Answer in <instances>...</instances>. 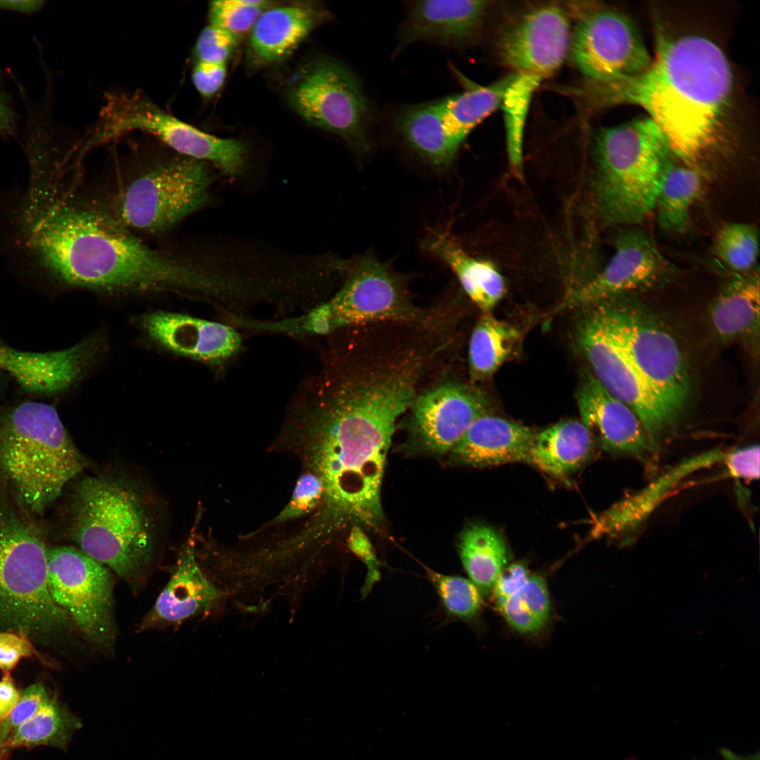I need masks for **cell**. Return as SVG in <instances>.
<instances>
[{
  "mask_svg": "<svg viewBox=\"0 0 760 760\" xmlns=\"http://www.w3.org/2000/svg\"><path fill=\"white\" fill-rule=\"evenodd\" d=\"M24 242L63 283L111 292L172 291L222 303L229 276L184 253L148 246L134 232L89 203L44 189L20 216Z\"/></svg>",
  "mask_w": 760,
  "mask_h": 760,
  "instance_id": "cell-1",
  "label": "cell"
},
{
  "mask_svg": "<svg viewBox=\"0 0 760 760\" xmlns=\"http://www.w3.org/2000/svg\"><path fill=\"white\" fill-rule=\"evenodd\" d=\"M398 420L360 413L300 383L281 435L323 483L321 520L381 528V486Z\"/></svg>",
  "mask_w": 760,
  "mask_h": 760,
  "instance_id": "cell-2",
  "label": "cell"
},
{
  "mask_svg": "<svg viewBox=\"0 0 760 760\" xmlns=\"http://www.w3.org/2000/svg\"><path fill=\"white\" fill-rule=\"evenodd\" d=\"M732 86L730 66L722 50L707 38L688 35L659 37L655 57L642 72L606 83L588 82L585 89L597 108H642L664 134L672 154L701 170L698 163L715 144Z\"/></svg>",
  "mask_w": 760,
  "mask_h": 760,
  "instance_id": "cell-3",
  "label": "cell"
},
{
  "mask_svg": "<svg viewBox=\"0 0 760 760\" xmlns=\"http://www.w3.org/2000/svg\"><path fill=\"white\" fill-rule=\"evenodd\" d=\"M65 531L79 549L137 590L157 559L161 523L157 502L124 474L86 476L66 506Z\"/></svg>",
  "mask_w": 760,
  "mask_h": 760,
  "instance_id": "cell-4",
  "label": "cell"
},
{
  "mask_svg": "<svg viewBox=\"0 0 760 760\" xmlns=\"http://www.w3.org/2000/svg\"><path fill=\"white\" fill-rule=\"evenodd\" d=\"M160 146H139L90 204L132 232L161 234L202 208L212 175L205 162Z\"/></svg>",
  "mask_w": 760,
  "mask_h": 760,
  "instance_id": "cell-5",
  "label": "cell"
},
{
  "mask_svg": "<svg viewBox=\"0 0 760 760\" xmlns=\"http://www.w3.org/2000/svg\"><path fill=\"white\" fill-rule=\"evenodd\" d=\"M87 465L52 405L0 411V479L30 514H43Z\"/></svg>",
  "mask_w": 760,
  "mask_h": 760,
  "instance_id": "cell-6",
  "label": "cell"
},
{
  "mask_svg": "<svg viewBox=\"0 0 760 760\" xmlns=\"http://www.w3.org/2000/svg\"><path fill=\"white\" fill-rule=\"evenodd\" d=\"M593 140L600 217L608 224H641L654 210L672 154L664 134L647 116L598 129Z\"/></svg>",
  "mask_w": 760,
  "mask_h": 760,
  "instance_id": "cell-7",
  "label": "cell"
},
{
  "mask_svg": "<svg viewBox=\"0 0 760 760\" xmlns=\"http://www.w3.org/2000/svg\"><path fill=\"white\" fill-rule=\"evenodd\" d=\"M30 515L0 479V631L25 635L61 631L70 621L50 593L49 548Z\"/></svg>",
  "mask_w": 760,
  "mask_h": 760,
  "instance_id": "cell-8",
  "label": "cell"
},
{
  "mask_svg": "<svg viewBox=\"0 0 760 760\" xmlns=\"http://www.w3.org/2000/svg\"><path fill=\"white\" fill-rule=\"evenodd\" d=\"M135 131L151 135L183 156L212 163L226 175H236L245 166L247 150L242 141L207 133L141 92H108L85 145L89 148Z\"/></svg>",
  "mask_w": 760,
  "mask_h": 760,
  "instance_id": "cell-9",
  "label": "cell"
},
{
  "mask_svg": "<svg viewBox=\"0 0 760 760\" xmlns=\"http://www.w3.org/2000/svg\"><path fill=\"white\" fill-rule=\"evenodd\" d=\"M412 303L400 277L373 255L360 256L329 300L291 317L292 335L328 336L343 328L428 319Z\"/></svg>",
  "mask_w": 760,
  "mask_h": 760,
  "instance_id": "cell-10",
  "label": "cell"
},
{
  "mask_svg": "<svg viewBox=\"0 0 760 760\" xmlns=\"http://www.w3.org/2000/svg\"><path fill=\"white\" fill-rule=\"evenodd\" d=\"M286 98L310 125L338 134L358 151L371 148L373 109L356 77L341 63L327 57L306 62L290 80Z\"/></svg>",
  "mask_w": 760,
  "mask_h": 760,
  "instance_id": "cell-11",
  "label": "cell"
},
{
  "mask_svg": "<svg viewBox=\"0 0 760 760\" xmlns=\"http://www.w3.org/2000/svg\"><path fill=\"white\" fill-rule=\"evenodd\" d=\"M594 305L675 422L690 389L687 362L676 339L633 305L612 299Z\"/></svg>",
  "mask_w": 760,
  "mask_h": 760,
  "instance_id": "cell-12",
  "label": "cell"
},
{
  "mask_svg": "<svg viewBox=\"0 0 760 760\" xmlns=\"http://www.w3.org/2000/svg\"><path fill=\"white\" fill-rule=\"evenodd\" d=\"M47 572L55 602L91 645L112 653L117 638L113 572L78 547L70 546L49 548Z\"/></svg>",
  "mask_w": 760,
  "mask_h": 760,
  "instance_id": "cell-13",
  "label": "cell"
},
{
  "mask_svg": "<svg viewBox=\"0 0 760 760\" xmlns=\"http://www.w3.org/2000/svg\"><path fill=\"white\" fill-rule=\"evenodd\" d=\"M576 16L570 52L589 83L635 76L652 62L634 23L625 13L592 3L570 6Z\"/></svg>",
  "mask_w": 760,
  "mask_h": 760,
  "instance_id": "cell-14",
  "label": "cell"
},
{
  "mask_svg": "<svg viewBox=\"0 0 760 760\" xmlns=\"http://www.w3.org/2000/svg\"><path fill=\"white\" fill-rule=\"evenodd\" d=\"M579 320L576 343L592 374L614 396L630 407L656 448L674 424L664 405L637 371L595 305Z\"/></svg>",
  "mask_w": 760,
  "mask_h": 760,
  "instance_id": "cell-15",
  "label": "cell"
},
{
  "mask_svg": "<svg viewBox=\"0 0 760 760\" xmlns=\"http://www.w3.org/2000/svg\"><path fill=\"white\" fill-rule=\"evenodd\" d=\"M569 6L558 3L530 6L500 29L497 49L517 74L543 80L559 69L570 51L572 25Z\"/></svg>",
  "mask_w": 760,
  "mask_h": 760,
  "instance_id": "cell-16",
  "label": "cell"
},
{
  "mask_svg": "<svg viewBox=\"0 0 760 760\" xmlns=\"http://www.w3.org/2000/svg\"><path fill=\"white\" fill-rule=\"evenodd\" d=\"M669 270V263L653 240L635 226L619 234L605 267L575 288L560 310L588 308L653 284Z\"/></svg>",
  "mask_w": 760,
  "mask_h": 760,
  "instance_id": "cell-17",
  "label": "cell"
},
{
  "mask_svg": "<svg viewBox=\"0 0 760 760\" xmlns=\"http://www.w3.org/2000/svg\"><path fill=\"white\" fill-rule=\"evenodd\" d=\"M410 410L412 445L425 453L443 455L449 453L475 420L487 413V402L478 390L447 382L419 394Z\"/></svg>",
  "mask_w": 760,
  "mask_h": 760,
  "instance_id": "cell-18",
  "label": "cell"
},
{
  "mask_svg": "<svg viewBox=\"0 0 760 760\" xmlns=\"http://www.w3.org/2000/svg\"><path fill=\"white\" fill-rule=\"evenodd\" d=\"M195 546L193 536L182 545L167 583L139 631L179 625L219 607L223 593L200 566Z\"/></svg>",
  "mask_w": 760,
  "mask_h": 760,
  "instance_id": "cell-19",
  "label": "cell"
},
{
  "mask_svg": "<svg viewBox=\"0 0 760 760\" xmlns=\"http://www.w3.org/2000/svg\"><path fill=\"white\" fill-rule=\"evenodd\" d=\"M577 403L581 422L606 450L641 460L653 452L654 447L636 414L592 374L582 384Z\"/></svg>",
  "mask_w": 760,
  "mask_h": 760,
  "instance_id": "cell-20",
  "label": "cell"
},
{
  "mask_svg": "<svg viewBox=\"0 0 760 760\" xmlns=\"http://www.w3.org/2000/svg\"><path fill=\"white\" fill-rule=\"evenodd\" d=\"M141 325L163 347L211 364L230 360L242 346L241 336L232 326L186 315L151 312L142 317Z\"/></svg>",
  "mask_w": 760,
  "mask_h": 760,
  "instance_id": "cell-21",
  "label": "cell"
},
{
  "mask_svg": "<svg viewBox=\"0 0 760 760\" xmlns=\"http://www.w3.org/2000/svg\"><path fill=\"white\" fill-rule=\"evenodd\" d=\"M101 342L89 338L69 348L44 353L15 350L0 343V369L38 394L61 392L78 381L98 355Z\"/></svg>",
  "mask_w": 760,
  "mask_h": 760,
  "instance_id": "cell-22",
  "label": "cell"
},
{
  "mask_svg": "<svg viewBox=\"0 0 760 760\" xmlns=\"http://www.w3.org/2000/svg\"><path fill=\"white\" fill-rule=\"evenodd\" d=\"M490 2L432 0L412 2L400 32L398 50L415 42L462 48L479 36Z\"/></svg>",
  "mask_w": 760,
  "mask_h": 760,
  "instance_id": "cell-23",
  "label": "cell"
},
{
  "mask_svg": "<svg viewBox=\"0 0 760 760\" xmlns=\"http://www.w3.org/2000/svg\"><path fill=\"white\" fill-rule=\"evenodd\" d=\"M536 432L524 425L486 413L449 452L452 462L474 467L530 463Z\"/></svg>",
  "mask_w": 760,
  "mask_h": 760,
  "instance_id": "cell-24",
  "label": "cell"
},
{
  "mask_svg": "<svg viewBox=\"0 0 760 760\" xmlns=\"http://www.w3.org/2000/svg\"><path fill=\"white\" fill-rule=\"evenodd\" d=\"M725 454L721 450H709L677 464L641 490L614 503L597 516L591 528L592 536H614L636 528L684 478L722 462Z\"/></svg>",
  "mask_w": 760,
  "mask_h": 760,
  "instance_id": "cell-25",
  "label": "cell"
},
{
  "mask_svg": "<svg viewBox=\"0 0 760 760\" xmlns=\"http://www.w3.org/2000/svg\"><path fill=\"white\" fill-rule=\"evenodd\" d=\"M426 246L450 268L468 297L484 313H489L504 296L505 281L495 264L468 253L448 232H434Z\"/></svg>",
  "mask_w": 760,
  "mask_h": 760,
  "instance_id": "cell-26",
  "label": "cell"
},
{
  "mask_svg": "<svg viewBox=\"0 0 760 760\" xmlns=\"http://www.w3.org/2000/svg\"><path fill=\"white\" fill-rule=\"evenodd\" d=\"M323 15L305 6H285L264 10L251 32L250 49L255 60L272 63L288 56L317 25Z\"/></svg>",
  "mask_w": 760,
  "mask_h": 760,
  "instance_id": "cell-27",
  "label": "cell"
},
{
  "mask_svg": "<svg viewBox=\"0 0 760 760\" xmlns=\"http://www.w3.org/2000/svg\"><path fill=\"white\" fill-rule=\"evenodd\" d=\"M393 123L404 143L433 167L445 168L454 161L461 145L447 129L438 101L402 107Z\"/></svg>",
  "mask_w": 760,
  "mask_h": 760,
  "instance_id": "cell-28",
  "label": "cell"
},
{
  "mask_svg": "<svg viewBox=\"0 0 760 760\" xmlns=\"http://www.w3.org/2000/svg\"><path fill=\"white\" fill-rule=\"evenodd\" d=\"M759 306V272L737 276L709 307V321L716 336L727 343L758 334Z\"/></svg>",
  "mask_w": 760,
  "mask_h": 760,
  "instance_id": "cell-29",
  "label": "cell"
},
{
  "mask_svg": "<svg viewBox=\"0 0 760 760\" xmlns=\"http://www.w3.org/2000/svg\"><path fill=\"white\" fill-rule=\"evenodd\" d=\"M594 443L581 421H564L536 433L530 464L552 476L562 478L590 457Z\"/></svg>",
  "mask_w": 760,
  "mask_h": 760,
  "instance_id": "cell-30",
  "label": "cell"
},
{
  "mask_svg": "<svg viewBox=\"0 0 760 760\" xmlns=\"http://www.w3.org/2000/svg\"><path fill=\"white\" fill-rule=\"evenodd\" d=\"M457 552L469 579L483 596L489 595L508 564L507 547L502 537L488 525L470 524L460 536Z\"/></svg>",
  "mask_w": 760,
  "mask_h": 760,
  "instance_id": "cell-31",
  "label": "cell"
},
{
  "mask_svg": "<svg viewBox=\"0 0 760 760\" xmlns=\"http://www.w3.org/2000/svg\"><path fill=\"white\" fill-rule=\"evenodd\" d=\"M703 180L701 170L668 160L654 208L661 228L673 233L686 230L692 208L702 192Z\"/></svg>",
  "mask_w": 760,
  "mask_h": 760,
  "instance_id": "cell-32",
  "label": "cell"
},
{
  "mask_svg": "<svg viewBox=\"0 0 760 760\" xmlns=\"http://www.w3.org/2000/svg\"><path fill=\"white\" fill-rule=\"evenodd\" d=\"M516 76L517 73L508 75L487 86H471L438 101L447 129L460 144L501 106L504 94Z\"/></svg>",
  "mask_w": 760,
  "mask_h": 760,
  "instance_id": "cell-33",
  "label": "cell"
},
{
  "mask_svg": "<svg viewBox=\"0 0 760 760\" xmlns=\"http://www.w3.org/2000/svg\"><path fill=\"white\" fill-rule=\"evenodd\" d=\"M81 726L79 718L51 699L34 716L10 734L0 747V759L20 747L49 745L65 749L75 731Z\"/></svg>",
  "mask_w": 760,
  "mask_h": 760,
  "instance_id": "cell-34",
  "label": "cell"
},
{
  "mask_svg": "<svg viewBox=\"0 0 760 760\" xmlns=\"http://www.w3.org/2000/svg\"><path fill=\"white\" fill-rule=\"evenodd\" d=\"M519 338V331L514 327L485 313L475 325L469 340L471 379L490 377L511 355Z\"/></svg>",
  "mask_w": 760,
  "mask_h": 760,
  "instance_id": "cell-35",
  "label": "cell"
},
{
  "mask_svg": "<svg viewBox=\"0 0 760 760\" xmlns=\"http://www.w3.org/2000/svg\"><path fill=\"white\" fill-rule=\"evenodd\" d=\"M540 81L538 77L517 74L507 87L501 104L506 121L508 158L512 170L517 177L522 176L523 129L526 114L532 94Z\"/></svg>",
  "mask_w": 760,
  "mask_h": 760,
  "instance_id": "cell-36",
  "label": "cell"
},
{
  "mask_svg": "<svg viewBox=\"0 0 760 760\" xmlns=\"http://www.w3.org/2000/svg\"><path fill=\"white\" fill-rule=\"evenodd\" d=\"M759 252V233L752 224L728 222L716 234L714 253L716 259L737 276L755 270Z\"/></svg>",
  "mask_w": 760,
  "mask_h": 760,
  "instance_id": "cell-37",
  "label": "cell"
},
{
  "mask_svg": "<svg viewBox=\"0 0 760 760\" xmlns=\"http://www.w3.org/2000/svg\"><path fill=\"white\" fill-rule=\"evenodd\" d=\"M445 612L452 618L471 621L481 614L483 595L469 579L426 568Z\"/></svg>",
  "mask_w": 760,
  "mask_h": 760,
  "instance_id": "cell-38",
  "label": "cell"
},
{
  "mask_svg": "<svg viewBox=\"0 0 760 760\" xmlns=\"http://www.w3.org/2000/svg\"><path fill=\"white\" fill-rule=\"evenodd\" d=\"M270 2L263 0H219L210 2V24L236 36L251 30Z\"/></svg>",
  "mask_w": 760,
  "mask_h": 760,
  "instance_id": "cell-39",
  "label": "cell"
},
{
  "mask_svg": "<svg viewBox=\"0 0 760 760\" xmlns=\"http://www.w3.org/2000/svg\"><path fill=\"white\" fill-rule=\"evenodd\" d=\"M323 495L324 486L321 479L315 474L307 471L299 477L289 502L273 521H287L309 514L321 504Z\"/></svg>",
  "mask_w": 760,
  "mask_h": 760,
  "instance_id": "cell-40",
  "label": "cell"
},
{
  "mask_svg": "<svg viewBox=\"0 0 760 760\" xmlns=\"http://www.w3.org/2000/svg\"><path fill=\"white\" fill-rule=\"evenodd\" d=\"M237 36L213 25L200 32L194 49L196 61L225 63L237 45Z\"/></svg>",
  "mask_w": 760,
  "mask_h": 760,
  "instance_id": "cell-41",
  "label": "cell"
},
{
  "mask_svg": "<svg viewBox=\"0 0 760 760\" xmlns=\"http://www.w3.org/2000/svg\"><path fill=\"white\" fill-rule=\"evenodd\" d=\"M51 699L42 683L26 688L10 714L0 724V747L16 728L34 716Z\"/></svg>",
  "mask_w": 760,
  "mask_h": 760,
  "instance_id": "cell-42",
  "label": "cell"
},
{
  "mask_svg": "<svg viewBox=\"0 0 760 760\" xmlns=\"http://www.w3.org/2000/svg\"><path fill=\"white\" fill-rule=\"evenodd\" d=\"M348 543L350 551L366 565V579L362 588V596L365 597L381 578V564L370 540L360 527L353 526Z\"/></svg>",
  "mask_w": 760,
  "mask_h": 760,
  "instance_id": "cell-43",
  "label": "cell"
},
{
  "mask_svg": "<svg viewBox=\"0 0 760 760\" xmlns=\"http://www.w3.org/2000/svg\"><path fill=\"white\" fill-rule=\"evenodd\" d=\"M516 595L529 612L545 626L551 613L546 581L541 576L530 574L525 585Z\"/></svg>",
  "mask_w": 760,
  "mask_h": 760,
  "instance_id": "cell-44",
  "label": "cell"
},
{
  "mask_svg": "<svg viewBox=\"0 0 760 760\" xmlns=\"http://www.w3.org/2000/svg\"><path fill=\"white\" fill-rule=\"evenodd\" d=\"M508 625L524 635H534L545 626L526 607L517 595L495 604Z\"/></svg>",
  "mask_w": 760,
  "mask_h": 760,
  "instance_id": "cell-45",
  "label": "cell"
},
{
  "mask_svg": "<svg viewBox=\"0 0 760 760\" xmlns=\"http://www.w3.org/2000/svg\"><path fill=\"white\" fill-rule=\"evenodd\" d=\"M759 446L751 445L726 452L724 462L728 474L734 479L755 480L759 478Z\"/></svg>",
  "mask_w": 760,
  "mask_h": 760,
  "instance_id": "cell-46",
  "label": "cell"
},
{
  "mask_svg": "<svg viewBox=\"0 0 760 760\" xmlns=\"http://www.w3.org/2000/svg\"><path fill=\"white\" fill-rule=\"evenodd\" d=\"M34 654V647L26 635L0 631V670L4 673H10L20 659Z\"/></svg>",
  "mask_w": 760,
  "mask_h": 760,
  "instance_id": "cell-47",
  "label": "cell"
},
{
  "mask_svg": "<svg viewBox=\"0 0 760 760\" xmlns=\"http://www.w3.org/2000/svg\"><path fill=\"white\" fill-rule=\"evenodd\" d=\"M226 72L225 63L196 61L191 71V80L197 91L208 99L221 89Z\"/></svg>",
  "mask_w": 760,
  "mask_h": 760,
  "instance_id": "cell-48",
  "label": "cell"
},
{
  "mask_svg": "<svg viewBox=\"0 0 760 760\" xmlns=\"http://www.w3.org/2000/svg\"><path fill=\"white\" fill-rule=\"evenodd\" d=\"M530 574L522 563L507 565L497 578L491 593L495 604L516 594L525 585Z\"/></svg>",
  "mask_w": 760,
  "mask_h": 760,
  "instance_id": "cell-49",
  "label": "cell"
},
{
  "mask_svg": "<svg viewBox=\"0 0 760 760\" xmlns=\"http://www.w3.org/2000/svg\"><path fill=\"white\" fill-rule=\"evenodd\" d=\"M20 696L10 673H4L0 680V724L15 707Z\"/></svg>",
  "mask_w": 760,
  "mask_h": 760,
  "instance_id": "cell-50",
  "label": "cell"
},
{
  "mask_svg": "<svg viewBox=\"0 0 760 760\" xmlns=\"http://www.w3.org/2000/svg\"><path fill=\"white\" fill-rule=\"evenodd\" d=\"M15 114L8 96L0 86V134H11L15 129Z\"/></svg>",
  "mask_w": 760,
  "mask_h": 760,
  "instance_id": "cell-51",
  "label": "cell"
},
{
  "mask_svg": "<svg viewBox=\"0 0 760 760\" xmlns=\"http://www.w3.org/2000/svg\"><path fill=\"white\" fill-rule=\"evenodd\" d=\"M43 4L42 0H0V9L30 13L40 9Z\"/></svg>",
  "mask_w": 760,
  "mask_h": 760,
  "instance_id": "cell-52",
  "label": "cell"
},
{
  "mask_svg": "<svg viewBox=\"0 0 760 760\" xmlns=\"http://www.w3.org/2000/svg\"><path fill=\"white\" fill-rule=\"evenodd\" d=\"M720 756V760H760L759 752L752 754L742 755L728 748H721Z\"/></svg>",
  "mask_w": 760,
  "mask_h": 760,
  "instance_id": "cell-53",
  "label": "cell"
}]
</instances>
